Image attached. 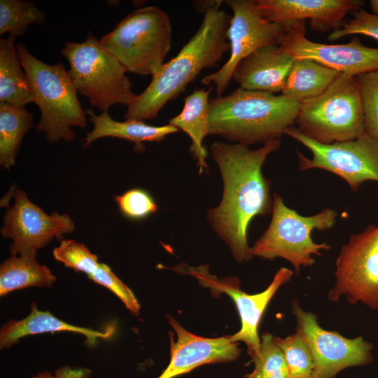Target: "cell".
I'll list each match as a JSON object with an SVG mask.
<instances>
[{
  "mask_svg": "<svg viewBox=\"0 0 378 378\" xmlns=\"http://www.w3.org/2000/svg\"><path fill=\"white\" fill-rule=\"evenodd\" d=\"M293 61L277 44L264 46L237 64L232 79L244 90L281 92Z\"/></svg>",
  "mask_w": 378,
  "mask_h": 378,
  "instance_id": "cell-18",
  "label": "cell"
},
{
  "mask_svg": "<svg viewBox=\"0 0 378 378\" xmlns=\"http://www.w3.org/2000/svg\"><path fill=\"white\" fill-rule=\"evenodd\" d=\"M370 6L373 13L378 15V0H371Z\"/></svg>",
  "mask_w": 378,
  "mask_h": 378,
  "instance_id": "cell-35",
  "label": "cell"
},
{
  "mask_svg": "<svg viewBox=\"0 0 378 378\" xmlns=\"http://www.w3.org/2000/svg\"><path fill=\"white\" fill-rule=\"evenodd\" d=\"M272 212L268 227L251 248L252 256L270 260L282 258L298 273L301 267L314 263L312 255H321V251L330 248L326 242L315 243L311 233L314 230L330 229L336 221L335 210L324 209L313 216H302L288 207L282 197L274 193Z\"/></svg>",
  "mask_w": 378,
  "mask_h": 378,
  "instance_id": "cell-8",
  "label": "cell"
},
{
  "mask_svg": "<svg viewBox=\"0 0 378 378\" xmlns=\"http://www.w3.org/2000/svg\"><path fill=\"white\" fill-rule=\"evenodd\" d=\"M172 38L169 17L161 8L150 6L129 13L99 41L127 71L152 76L164 64Z\"/></svg>",
  "mask_w": 378,
  "mask_h": 378,
  "instance_id": "cell-5",
  "label": "cell"
},
{
  "mask_svg": "<svg viewBox=\"0 0 378 378\" xmlns=\"http://www.w3.org/2000/svg\"><path fill=\"white\" fill-rule=\"evenodd\" d=\"M119 1H108V4L109 5H111V6H115L117 4H115L116 2H118Z\"/></svg>",
  "mask_w": 378,
  "mask_h": 378,
  "instance_id": "cell-36",
  "label": "cell"
},
{
  "mask_svg": "<svg viewBox=\"0 0 378 378\" xmlns=\"http://www.w3.org/2000/svg\"><path fill=\"white\" fill-rule=\"evenodd\" d=\"M252 360L254 369L245 378H290L284 354L269 332L262 335L260 353Z\"/></svg>",
  "mask_w": 378,
  "mask_h": 378,
  "instance_id": "cell-28",
  "label": "cell"
},
{
  "mask_svg": "<svg viewBox=\"0 0 378 378\" xmlns=\"http://www.w3.org/2000/svg\"><path fill=\"white\" fill-rule=\"evenodd\" d=\"M212 88L194 90L184 99V106L169 124L186 132L191 139L190 151L197 160L201 174L207 170L208 152L203 146L204 138L209 134V94Z\"/></svg>",
  "mask_w": 378,
  "mask_h": 378,
  "instance_id": "cell-21",
  "label": "cell"
},
{
  "mask_svg": "<svg viewBox=\"0 0 378 378\" xmlns=\"http://www.w3.org/2000/svg\"><path fill=\"white\" fill-rule=\"evenodd\" d=\"M52 255L56 260L66 267L83 272L88 276L96 270L100 263L97 255L85 245L73 239L62 240L59 246L53 250Z\"/></svg>",
  "mask_w": 378,
  "mask_h": 378,
  "instance_id": "cell-29",
  "label": "cell"
},
{
  "mask_svg": "<svg viewBox=\"0 0 378 378\" xmlns=\"http://www.w3.org/2000/svg\"><path fill=\"white\" fill-rule=\"evenodd\" d=\"M279 146L280 139L267 141L255 150L220 141L211 146V155L221 174L223 192L220 204L209 210L208 219L238 262L252 258L247 242L251 220L272 211L270 183L263 176L262 167Z\"/></svg>",
  "mask_w": 378,
  "mask_h": 378,
  "instance_id": "cell-1",
  "label": "cell"
},
{
  "mask_svg": "<svg viewBox=\"0 0 378 378\" xmlns=\"http://www.w3.org/2000/svg\"><path fill=\"white\" fill-rule=\"evenodd\" d=\"M300 102L283 94L238 88L210 99L209 134L247 146L280 139L295 122Z\"/></svg>",
  "mask_w": 378,
  "mask_h": 378,
  "instance_id": "cell-3",
  "label": "cell"
},
{
  "mask_svg": "<svg viewBox=\"0 0 378 378\" xmlns=\"http://www.w3.org/2000/svg\"><path fill=\"white\" fill-rule=\"evenodd\" d=\"M214 1L195 34L179 52L152 76L147 88L127 107L125 120L156 118L169 101L183 92L206 68L216 67L230 50L227 29L232 16Z\"/></svg>",
  "mask_w": 378,
  "mask_h": 378,
  "instance_id": "cell-2",
  "label": "cell"
},
{
  "mask_svg": "<svg viewBox=\"0 0 378 378\" xmlns=\"http://www.w3.org/2000/svg\"><path fill=\"white\" fill-rule=\"evenodd\" d=\"M69 64L68 73L79 94L102 112L121 104L127 107L136 94L122 64L88 31L81 42L66 41L61 50Z\"/></svg>",
  "mask_w": 378,
  "mask_h": 378,
  "instance_id": "cell-6",
  "label": "cell"
},
{
  "mask_svg": "<svg viewBox=\"0 0 378 378\" xmlns=\"http://www.w3.org/2000/svg\"><path fill=\"white\" fill-rule=\"evenodd\" d=\"M262 15L286 29L299 20H309L316 31L338 29L348 13L360 9V0H255Z\"/></svg>",
  "mask_w": 378,
  "mask_h": 378,
  "instance_id": "cell-17",
  "label": "cell"
},
{
  "mask_svg": "<svg viewBox=\"0 0 378 378\" xmlns=\"http://www.w3.org/2000/svg\"><path fill=\"white\" fill-rule=\"evenodd\" d=\"M352 14L353 18L341 28L333 30L328 39L335 41L349 35L363 34L378 41V15L363 9L354 11Z\"/></svg>",
  "mask_w": 378,
  "mask_h": 378,
  "instance_id": "cell-33",
  "label": "cell"
},
{
  "mask_svg": "<svg viewBox=\"0 0 378 378\" xmlns=\"http://www.w3.org/2000/svg\"><path fill=\"white\" fill-rule=\"evenodd\" d=\"M282 351L290 378H312L315 363L312 350L298 330L285 338L274 337Z\"/></svg>",
  "mask_w": 378,
  "mask_h": 378,
  "instance_id": "cell-27",
  "label": "cell"
},
{
  "mask_svg": "<svg viewBox=\"0 0 378 378\" xmlns=\"http://www.w3.org/2000/svg\"><path fill=\"white\" fill-rule=\"evenodd\" d=\"M295 123L303 134L323 144L365 134L358 76L341 74L321 94L302 102Z\"/></svg>",
  "mask_w": 378,
  "mask_h": 378,
  "instance_id": "cell-7",
  "label": "cell"
},
{
  "mask_svg": "<svg viewBox=\"0 0 378 378\" xmlns=\"http://www.w3.org/2000/svg\"><path fill=\"white\" fill-rule=\"evenodd\" d=\"M34 125L33 115L24 107L0 102V164L10 169L25 134Z\"/></svg>",
  "mask_w": 378,
  "mask_h": 378,
  "instance_id": "cell-25",
  "label": "cell"
},
{
  "mask_svg": "<svg viewBox=\"0 0 378 378\" xmlns=\"http://www.w3.org/2000/svg\"><path fill=\"white\" fill-rule=\"evenodd\" d=\"M336 281L328 293L331 302L346 296L378 310V226L370 225L352 234L336 260Z\"/></svg>",
  "mask_w": 378,
  "mask_h": 378,
  "instance_id": "cell-10",
  "label": "cell"
},
{
  "mask_svg": "<svg viewBox=\"0 0 378 378\" xmlns=\"http://www.w3.org/2000/svg\"><path fill=\"white\" fill-rule=\"evenodd\" d=\"M305 31V20L293 22L284 29L279 48L293 59H311L349 76L378 69V48L365 46L357 37L345 44L316 43L306 37Z\"/></svg>",
  "mask_w": 378,
  "mask_h": 378,
  "instance_id": "cell-15",
  "label": "cell"
},
{
  "mask_svg": "<svg viewBox=\"0 0 378 378\" xmlns=\"http://www.w3.org/2000/svg\"><path fill=\"white\" fill-rule=\"evenodd\" d=\"M86 113L93 124V129L86 134L83 147L89 146L97 139L105 137L122 139L134 144V149L140 153L144 150V142H161L167 136L179 132L174 126L167 124L154 126L142 120H125L119 122L113 120L108 112L97 115L88 108Z\"/></svg>",
  "mask_w": 378,
  "mask_h": 378,
  "instance_id": "cell-20",
  "label": "cell"
},
{
  "mask_svg": "<svg viewBox=\"0 0 378 378\" xmlns=\"http://www.w3.org/2000/svg\"><path fill=\"white\" fill-rule=\"evenodd\" d=\"M72 332L84 335L88 344L93 346L97 339H107L112 336L114 328L109 327L106 331L80 327L66 323L53 316L48 311H40L37 304L32 302L30 313L21 320L11 319L2 326L0 330V347L8 349L28 335L54 332Z\"/></svg>",
  "mask_w": 378,
  "mask_h": 378,
  "instance_id": "cell-19",
  "label": "cell"
},
{
  "mask_svg": "<svg viewBox=\"0 0 378 378\" xmlns=\"http://www.w3.org/2000/svg\"><path fill=\"white\" fill-rule=\"evenodd\" d=\"M115 200L121 214L126 218L139 220L155 214L158 206L152 195L142 188H132L120 195L115 196Z\"/></svg>",
  "mask_w": 378,
  "mask_h": 378,
  "instance_id": "cell-31",
  "label": "cell"
},
{
  "mask_svg": "<svg viewBox=\"0 0 378 378\" xmlns=\"http://www.w3.org/2000/svg\"><path fill=\"white\" fill-rule=\"evenodd\" d=\"M15 38L0 39V102L19 107L34 103V96L18 56Z\"/></svg>",
  "mask_w": 378,
  "mask_h": 378,
  "instance_id": "cell-23",
  "label": "cell"
},
{
  "mask_svg": "<svg viewBox=\"0 0 378 378\" xmlns=\"http://www.w3.org/2000/svg\"><path fill=\"white\" fill-rule=\"evenodd\" d=\"M365 133L378 139V69L358 76Z\"/></svg>",
  "mask_w": 378,
  "mask_h": 378,
  "instance_id": "cell-30",
  "label": "cell"
},
{
  "mask_svg": "<svg viewBox=\"0 0 378 378\" xmlns=\"http://www.w3.org/2000/svg\"><path fill=\"white\" fill-rule=\"evenodd\" d=\"M56 278L36 260V254L12 255L0 266V295L24 288L51 287Z\"/></svg>",
  "mask_w": 378,
  "mask_h": 378,
  "instance_id": "cell-24",
  "label": "cell"
},
{
  "mask_svg": "<svg viewBox=\"0 0 378 378\" xmlns=\"http://www.w3.org/2000/svg\"><path fill=\"white\" fill-rule=\"evenodd\" d=\"M284 134L304 145L312 154L309 158L297 150L300 170L321 169L332 172L354 191L366 181H378V139L366 133L354 140L330 144L317 142L293 126Z\"/></svg>",
  "mask_w": 378,
  "mask_h": 378,
  "instance_id": "cell-9",
  "label": "cell"
},
{
  "mask_svg": "<svg viewBox=\"0 0 378 378\" xmlns=\"http://www.w3.org/2000/svg\"><path fill=\"white\" fill-rule=\"evenodd\" d=\"M13 206L4 216L1 234L11 239L9 251L12 255L37 254V251L53 238L61 239L74 231L75 224L67 214L57 212L48 215L31 202L21 190L13 191Z\"/></svg>",
  "mask_w": 378,
  "mask_h": 378,
  "instance_id": "cell-14",
  "label": "cell"
},
{
  "mask_svg": "<svg viewBox=\"0 0 378 378\" xmlns=\"http://www.w3.org/2000/svg\"><path fill=\"white\" fill-rule=\"evenodd\" d=\"M341 74L311 59H294L281 94L301 103L321 94Z\"/></svg>",
  "mask_w": 378,
  "mask_h": 378,
  "instance_id": "cell-22",
  "label": "cell"
},
{
  "mask_svg": "<svg viewBox=\"0 0 378 378\" xmlns=\"http://www.w3.org/2000/svg\"><path fill=\"white\" fill-rule=\"evenodd\" d=\"M172 270L178 273L191 275L202 286L209 288L212 293H223L229 295L236 305L241 324L240 330L231 335L232 341L244 342L251 358L259 354L260 339L258 336V326L260 322L267 304L277 290L290 280L293 275V270L286 267L280 268L265 290L250 295L239 288L237 279H219L211 274L206 265L190 267L181 264L173 267Z\"/></svg>",
  "mask_w": 378,
  "mask_h": 378,
  "instance_id": "cell-12",
  "label": "cell"
},
{
  "mask_svg": "<svg viewBox=\"0 0 378 378\" xmlns=\"http://www.w3.org/2000/svg\"><path fill=\"white\" fill-rule=\"evenodd\" d=\"M232 16L227 29L230 55L217 71L204 76L202 83L215 85L216 97H220L232 79L237 64L257 49L277 44L284 32L279 24L267 20L260 13L255 0H227Z\"/></svg>",
  "mask_w": 378,
  "mask_h": 378,
  "instance_id": "cell-11",
  "label": "cell"
},
{
  "mask_svg": "<svg viewBox=\"0 0 378 378\" xmlns=\"http://www.w3.org/2000/svg\"><path fill=\"white\" fill-rule=\"evenodd\" d=\"M292 313L297 328L307 342L314 358L312 378H335L344 368L370 364L373 360L372 344L362 337L349 339L322 328L315 314L306 312L296 300Z\"/></svg>",
  "mask_w": 378,
  "mask_h": 378,
  "instance_id": "cell-13",
  "label": "cell"
},
{
  "mask_svg": "<svg viewBox=\"0 0 378 378\" xmlns=\"http://www.w3.org/2000/svg\"><path fill=\"white\" fill-rule=\"evenodd\" d=\"M169 323L176 332L170 333V361L158 378H175L205 364L236 360L241 350L231 340V335L206 338L192 334L174 318Z\"/></svg>",
  "mask_w": 378,
  "mask_h": 378,
  "instance_id": "cell-16",
  "label": "cell"
},
{
  "mask_svg": "<svg viewBox=\"0 0 378 378\" xmlns=\"http://www.w3.org/2000/svg\"><path fill=\"white\" fill-rule=\"evenodd\" d=\"M16 48L34 96V103L41 111L36 129L44 132L46 140L50 144L74 140L76 133L71 127L85 128L87 113L78 100V92L68 70L60 62L49 64L39 60L24 44L18 43Z\"/></svg>",
  "mask_w": 378,
  "mask_h": 378,
  "instance_id": "cell-4",
  "label": "cell"
},
{
  "mask_svg": "<svg viewBox=\"0 0 378 378\" xmlns=\"http://www.w3.org/2000/svg\"><path fill=\"white\" fill-rule=\"evenodd\" d=\"M46 19L45 12L41 10L31 1H0V34L8 33L17 38L23 36L29 25L42 26Z\"/></svg>",
  "mask_w": 378,
  "mask_h": 378,
  "instance_id": "cell-26",
  "label": "cell"
},
{
  "mask_svg": "<svg viewBox=\"0 0 378 378\" xmlns=\"http://www.w3.org/2000/svg\"><path fill=\"white\" fill-rule=\"evenodd\" d=\"M91 374L92 371L88 368L64 365L57 369L54 374L46 371L31 378H89Z\"/></svg>",
  "mask_w": 378,
  "mask_h": 378,
  "instance_id": "cell-34",
  "label": "cell"
},
{
  "mask_svg": "<svg viewBox=\"0 0 378 378\" xmlns=\"http://www.w3.org/2000/svg\"><path fill=\"white\" fill-rule=\"evenodd\" d=\"M88 278L113 292L133 314H139L140 304L132 290L104 263H99Z\"/></svg>",
  "mask_w": 378,
  "mask_h": 378,
  "instance_id": "cell-32",
  "label": "cell"
}]
</instances>
